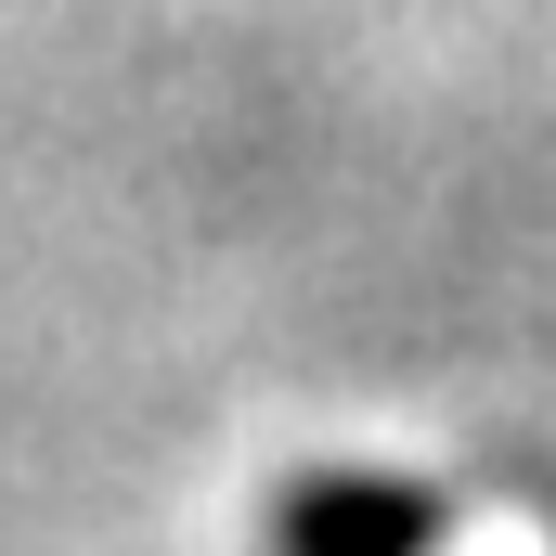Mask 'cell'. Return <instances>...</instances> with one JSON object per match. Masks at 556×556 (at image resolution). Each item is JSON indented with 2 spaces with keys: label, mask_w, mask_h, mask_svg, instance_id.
<instances>
[{
  "label": "cell",
  "mask_w": 556,
  "mask_h": 556,
  "mask_svg": "<svg viewBox=\"0 0 556 556\" xmlns=\"http://www.w3.org/2000/svg\"><path fill=\"white\" fill-rule=\"evenodd\" d=\"M427 544H440V505L415 479L337 466V479H298L273 505V556H427Z\"/></svg>",
  "instance_id": "1"
}]
</instances>
